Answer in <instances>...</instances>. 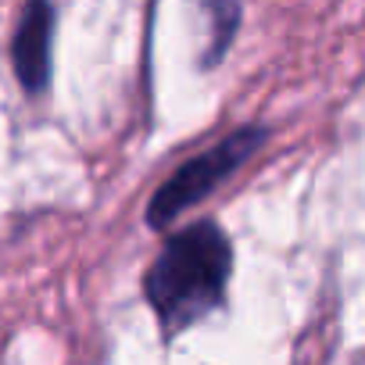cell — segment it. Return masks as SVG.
I'll use <instances>...</instances> for the list:
<instances>
[{"label":"cell","mask_w":365,"mask_h":365,"mask_svg":"<svg viewBox=\"0 0 365 365\" xmlns=\"http://www.w3.org/2000/svg\"><path fill=\"white\" fill-rule=\"evenodd\" d=\"M265 143V129L262 125H244L237 133H230L226 140H219L215 147H208L205 154L182 161L161 187L154 190L150 205H147V222L154 230L172 226L187 208H194L197 201H205L212 190H219L222 182L240 172V165Z\"/></svg>","instance_id":"obj_2"},{"label":"cell","mask_w":365,"mask_h":365,"mask_svg":"<svg viewBox=\"0 0 365 365\" xmlns=\"http://www.w3.org/2000/svg\"><path fill=\"white\" fill-rule=\"evenodd\" d=\"M51 47H54V8L51 0H26V11L11 43V61L26 93H40L51 83Z\"/></svg>","instance_id":"obj_3"},{"label":"cell","mask_w":365,"mask_h":365,"mask_svg":"<svg viewBox=\"0 0 365 365\" xmlns=\"http://www.w3.org/2000/svg\"><path fill=\"white\" fill-rule=\"evenodd\" d=\"M212 4V15H215V43H212V54H208V65H215L222 58V51L230 47L233 40V29H237V4L233 0H208Z\"/></svg>","instance_id":"obj_4"},{"label":"cell","mask_w":365,"mask_h":365,"mask_svg":"<svg viewBox=\"0 0 365 365\" xmlns=\"http://www.w3.org/2000/svg\"><path fill=\"white\" fill-rule=\"evenodd\" d=\"M233 272V244L215 222H194L165 240L143 276V294L165 333H179L222 308Z\"/></svg>","instance_id":"obj_1"}]
</instances>
